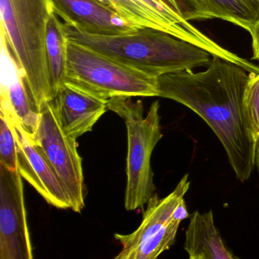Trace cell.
<instances>
[{
	"mask_svg": "<svg viewBox=\"0 0 259 259\" xmlns=\"http://www.w3.org/2000/svg\"><path fill=\"white\" fill-rule=\"evenodd\" d=\"M250 75L238 65L212 56L203 72L186 70L157 77L158 97L183 104L207 122L242 183L255 166L257 136L245 104Z\"/></svg>",
	"mask_w": 259,
	"mask_h": 259,
	"instance_id": "cell-1",
	"label": "cell"
},
{
	"mask_svg": "<svg viewBox=\"0 0 259 259\" xmlns=\"http://www.w3.org/2000/svg\"><path fill=\"white\" fill-rule=\"evenodd\" d=\"M66 38L92 48L153 76L207 66L212 55L205 50L166 31L139 28L122 36L89 34L62 22Z\"/></svg>",
	"mask_w": 259,
	"mask_h": 259,
	"instance_id": "cell-2",
	"label": "cell"
},
{
	"mask_svg": "<svg viewBox=\"0 0 259 259\" xmlns=\"http://www.w3.org/2000/svg\"><path fill=\"white\" fill-rule=\"evenodd\" d=\"M52 0H0V26L25 75L31 98L40 112L52 101L46 57Z\"/></svg>",
	"mask_w": 259,
	"mask_h": 259,
	"instance_id": "cell-3",
	"label": "cell"
},
{
	"mask_svg": "<svg viewBox=\"0 0 259 259\" xmlns=\"http://www.w3.org/2000/svg\"><path fill=\"white\" fill-rule=\"evenodd\" d=\"M107 107L120 116L126 126L125 207L127 210H136L144 207L155 194L151 158L154 148L163 137L159 114L160 103L154 101L146 116H144L143 103L140 100L134 101L133 97L110 98Z\"/></svg>",
	"mask_w": 259,
	"mask_h": 259,
	"instance_id": "cell-4",
	"label": "cell"
},
{
	"mask_svg": "<svg viewBox=\"0 0 259 259\" xmlns=\"http://www.w3.org/2000/svg\"><path fill=\"white\" fill-rule=\"evenodd\" d=\"M66 83L106 100L119 96L158 97L157 77L69 40Z\"/></svg>",
	"mask_w": 259,
	"mask_h": 259,
	"instance_id": "cell-5",
	"label": "cell"
},
{
	"mask_svg": "<svg viewBox=\"0 0 259 259\" xmlns=\"http://www.w3.org/2000/svg\"><path fill=\"white\" fill-rule=\"evenodd\" d=\"M190 182L186 174L174 191L160 198L154 194L147 204L143 220L139 228L128 235H114L122 248L116 259H155L169 249L176 241L180 221L174 212L189 190Z\"/></svg>",
	"mask_w": 259,
	"mask_h": 259,
	"instance_id": "cell-6",
	"label": "cell"
},
{
	"mask_svg": "<svg viewBox=\"0 0 259 259\" xmlns=\"http://www.w3.org/2000/svg\"><path fill=\"white\" fill-rule=\"evenodd\" d=\"M31 139L58 177L71 208L81 213L85 205L86 194L82 158L77 150L76 139L69 137L62 128L52 103H48L40 110L38 128Z\"/></svg>",
	"mask_w": 259,
	"mask_h": 259,
	"instance_id": "cell-7",
	"label": "cell"
},
{
	"mask_svg": "<svg viewBox=\"0 0 259 259\" xmlns=\"http://www.w3.org/2000/svg\"><path fill=\"white\" fill-rule=\"evenodd\" d=\"M32 258L22 176L0 164V259Z\"/></svg>",
	"mask_w": 259,
	"mask_h": 259,
	"instance_id": "cell-8",
	"label": "cell"
},
{
	"mask_svg": "<svg viewBox=\"0 0 259 259\" xmlns=\"http://www.w3.org/2000/svg\"><path fill=\"white\" fill-rule=\"evenodd\" d=\"M8 121L16 142L18 170L22 178L28 182L45 201L59 209L71 208L67 194L65 192L58 177L34 145L31 136L17 116L0 110Z\"/></svg>",
	"mask_w": 259,
	"mask_h": 259,
	"instance_id": "cell-9",
	"label": "cell"
},
{
	"mask_svg": "<svg viewBox=\"0 0 259 259\" xmlns=\"http://www.w3.org/2000/svg\"><path fill=\"white\" fill-rule=\"evenodd\" d=\"M1 39V90L0 110L17 116L22 126L31 138L35 135L40 120L37 110L30 95L25 73L16 60L0 26Z\"/></svg>",
	"mask_w": 259,
	"mask_h": 259,
	"instance_id": "cell-10",
	"label": "cell"
},
{
	"mask_svg": "<svg viewBox=\"0 0 259 259\" xmlns=\"http://www.w3.org/2000/svg\"><path fill=\"white\" fill-rule=\"evenodd\" d=\"M52 4L54 13L63 22L89 34L122 36L142 28L97 0H52Z\"/></svg>",
	"mask_w": 259,
	"mask_h": 259,
	"instance_id": "cell-11",
	"label": "cell"
},
{
	"mask_svg": "<svg viewBox=\"0 0 259 259\" xmlns=\"http://www.w3.org/2000/svg\"><path fill=\"white\" fill-rule=\"evenodd\" d=\"M108 101L66 83L51 103L63 131L69 137L77 139L92 131L108 109Z\"/></svg>",
	"mask_w": 259,
	"mask_h": 259,
	"instance_id": "cell-12",
	"label": "cell"
},
{
	"mask_svg": "<svg viewBox=\"0 0 259 259\" xmlns=\"http://www.w3.org/2000/svg\"><path fill=\"white\" fill-rule=\"evenodd\" d=\"M149 13L158 24L161 31L196 45L212 56L226 58L228 51L194 27L183 17L178 5L167 0H133Z\"/></svg>",
	"mask_w": 259,
	"mask_h": 259,
	"instance_id": "cell-13",
	"label": "cell"
},
{
	"mask_svg": "<svg viewBox=\"0 0 259 259\" xmlns=\"http://www.w3.org/2000/svg\"><path fill=\"white\" fill-rule=\"evenodd\" d=\"M187 21L218 19L234 24L249 32L259 16L254 0H177Z\"/></svg>",
	"mask_w": 259,
	"mask_h": 259,
	"instance_id": "cell-14",
	"label": "cell"
},
{
	"mask_svg": "<svg viewBox=\"0 0 259 259\" xmlns=\"http://www.w3.org/2000/svg\"><path fill=\"white\" fill-rule=\"evenodd\" d=\"M189 218L184 245L189 258H236L224 244L215 226L211 210L205 213L195 210Z\"/></svg>",
	"mask_w": 259,
	"mask_h": 259,
	"instance_id": "cell-15",
	"label": "cell"
},
{
	"mask_svg": "<svg viewBox=\"0 0 259 259\" xmlns=\"http://www.w3.org/2000/svg\"><path fill=\"white\" fill-rule=\"evenodd\" d=\"M67 43L58 16L53 13L48 24L46 57L52 101L64 87L67 76Z\"/></svg>",
	"mask_w": 259,
	"mask_h": 259,
	"instance_id": "cell-16",
	"label": "cell"
},
{
	"mask_svg": "<svg viewBox=\"0 0 259 259\" xmlns=\"http://www.w3.org/2000/svg\"><path fill=\"white\" fill-rule=\"evenodd\" d=\"M0 164L10 170H18L17 148L13 130L0 113Z\"/></svg>",
	"mask_w": 259,
	"mask_h": 259,
	"instance_id": "cell-17",
	"label": "cell"
},
{
	"mask_svg": "<svg viewBox=\"0 0 259 259\" xmlns=\"http://www.w3.org/2000/svg\"><path fill=\"white\" fill-rule=\"evenodd\" d=\"M245 104L256 136H259V72L250 75L245 91Z\"/></svg>",
	"mask_w": 259,
	"mask_h": 259,
	"instance_id": "cell-18",
	"label": "cell"
},
{
	"mask_svg": "<svg viewBox=\"0 0 259 259\" xmlns=\"http://www.w3.org/2000/svg\"><path fill=\"white\" fill-rule=\"evenodd\" d=\"M252 43L253 59L259 61V16L249 31Z\"/></svg>",
	"mask_w": 259,
	"mask_h": 259,
	"instance_id": "cell-19",
	"label": "cell"
},
{
	"mask_svg": "<svg viewBox=\"0 0 259 259\" xmlns=\"http://www.w3.org/2000/svg\"><path fill=\"white\" fill-rule=\"evenodd\" d=\"M189 212H188L187 207H186V202H185L184 198L181 200L179 203L177 207H176L175 210L174 212V218L177 221H180V222L186 218H189Z\"/></svg>",
	"mask_w": 259,
	"mask_h": 259,
	"instance_id": "cell-20",
	"label": "cell"
},
{
	"mask_svg": "<svg viewBox=\"0 0 259 259\" xmlns=\"http://www.w3.org/2000/svg\"><path fill=\"white\" fill-rule=\"evenodd\" d=\"M255 165L259 171V136H257V142H256Z\"/></svg>",
	"mask_w": 259,
	"mask_h": 259,
	"instance_id": "cell-21",
	"label": "cell"
},
{
	"mask_svg": "<svg viewBox=\"0 0 259 259\" xmlns=\"http://www.w3.org/2000/svg\"><path fill=\"white\" fill-rule=\"evenodd\" d=\"M167 1H169V2H170L171 4H175V5H178V3H177V0H167Z\"/></svg>",
	"mask_w": 259,
	"mask_h": 259,
	"instance_id": "cell-22",
	"label": "cell"
},
{
	"mask_svg": "<svg viewBox=\"0 0 259 259\" xmlns=\"http://www.w3.org/2000/svg\"><path fill=\"white\" fill-rule=\"evenodd\" d=\"M254 1H255V2H257V4H259V0H254Z\"/></svg>",
	"mask_w": 259,
	"mask_h": 259,
	"instance_id": "cell-23",
	"label": "cell"
}]
</instances>
